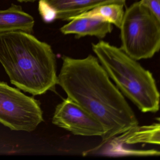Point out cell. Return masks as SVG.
I'll use <instances>...</instances> for the list:
<instances>
[{"mask_svg": "<svg viewBox=\"0 0 160 160\" xmlns=\"http://www.w3.org/2000/svg\"><path fill=\"white\" fill-rule=\"evenodd\" d=\"M62 60L58 84L101 123L104 131L102 144L138 125L134 112L97 58L63 56Z\"/></svg>", "mask_w": 160, "mask_h": 160, "instance_id": "cell-1", "label": "cell"}, {"mask_svg": "<svg viewBox=\"0 0 160 160\" xmlns=\"http://www.w3.org/2000/svg\"><path fill=\"white\" fill-rule=\"evenodd\" d=\"M0 62L12 84L33 95L54 90L58 84L52 48L30 33H0Z\"/></svg>", "mask_w": 160, "mask_h": 160, "instance_id": "cell-2", "label": "cell"}, {"mask_svg": "<svg viewBox=\"0 0 160 160\" xmlns=\"http://www.w3.org/2000/svg\"><path fill=\"white\" fill-rule=\"evenodd\" d=\"M92 51L120 91L143 113L159 109L160 94L152 73L120 48L108 42L92 44Z\"/></svg>", "mask_w": 160, "mask_h": 160, "instance_id": "cell-3", "label": "cell"}, {"mask_svg": "<svg viewBox=\"0 0 160 160\" xmlns=\"http://www.w3.org/2000/svg\"><path fill=\"white\" fill-rule=\"evenodd\" d=\"M120 48L136 61L151 58L160 48V20L140 2L126 9L120 28Z\"/></svg>", "mask_w": 160, "mask_h": 160, "instance_id": "cell-4", "label": "cell"}, {"mask_svg": "<svg viewBox=\"0 0 160 160\" xmlns=\"http://www.w3.org/2000/svg\"><path fill=\"white\" fill-rule=\"evenodd\" d=\"M43 121L37 101L0 82V122L15 131L31 132Z\"/></svg>", "mask_w": 160, "mask_h": 160, "instance_id": "cell-5", "label": "cell"}, {"mask_svg": "<svg viewBox=\"0 0 160 160\" xmlns=\"http://www.w3.org/2000/svg\"><path fill=\"white\" fill-rule=\"evenodd\" d=\"M52 122L76 135L102 137L104 133L98 121L68 97L57 106Z\"/></svg>", "mask_w": 160, "mask_h": 160, "instance_id": "cell-6", "label": "cell"}, {"mask_svg": "<svg viewBox=\"0 0 160 160\" xmlns=\"http://www.w3.org/2000/svg\"><path fill=\"white\" fill-rule=\"evenodd\" d=\"M126 0H40L39 11L43 20L50 23L56 19L71 18L104 4L118 3L125 6Z\"/></svg>", "mask_w": 160, "mask_h": 160, "instance_id": "cell-7", "label": "cell"}, {"mask_svg": "<svg viewBox=\"0 0 160 160\" xmlns=\"http://www.w3.org/2000/svg\"><path fill=\"white\" fill-rule=\"evenodd\" d=\"M113 30L112 24L98 18H73L62 26L60 31L64 35L74 34L77 38L94 36L103 39Z\"/></svg>", "mask_w": 160, "mask_h": 160, "instance_id": "cell-8", "label": "cell"}, {"mask_svg": "<svg viewBox=\"0 0 160 160\" xmlns=\"http://www.w3.org/2000/svg\"><path fill=\"white\" fill-rule=\"evenodd\" d=\"M35 21L19 5L12 4L9 9L0 10V33L22 31L31 34Z\"/></svg>", "mask_w": 160, "mask_h": 160, "instance_id": "cell-9", "label": "cell"}, {"mask_svg": "<svg viewBox=\"0 0 160 160\" xmlns=\"http://www.w3.org/2000/svg\"><path fill=\"white\" fill-rule=\"evenodd\" d=\"M114 139L118 143L126 145L139 143L160 145V125L154 123L148 125L132 127Z\"/></svg>", "mask_w": 160, "mask_h": 160, "instance_id": "cell-10", "label": "cell"}, {"mask_svg": "<svg viewBox=\"0 0 160 160\" xmlns=\"http://www.w3.org/2000/svg\"><path fill=\"white\" fill-rule=\"evenodd\" d=\"M124 6L122 4L118 3L104 4L73 18H98L120 28L124 16Z\"/></svg>", "mask_w": 160, "mask_h": 160, "instance_id": "cell-11", "label": "cell"}, {"mask_svg": "<svg viewBox=\"0 0 160 160\" xmlns=\"http://www.w3.org/2000/svg\"><path fill=\"white\" fill-rule=\"evenodd\" d=\"M139 2L160 20V0H140Z\"/></svg>", "mask_w": 160, "mask_h": 160, "instance_id": "cell-12", "label": "cell"}, {"mask_svg": "<svg viewBox=\"0 0 160 160\" xmlns=\"http://www.w3.org/2000/svg\"><path fill=\"white\" fill-rule=\"evenodd\" d=\"M17 1L20 2H33L36 1L37 0H17Z\"/></svg>", "mask_w": 160, "mask_h": 160, "instance_id": "cell-13", "label": "cell"}]
</instances>
